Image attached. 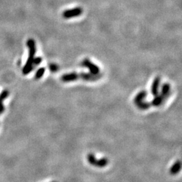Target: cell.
Instances as JSON below:
<instances>
[{"mask_svg": "<svg viewBox=\"0 0 182 182\" xmlns=\"http://www.w3.org/2000/svg\"><path fill=\"white\" fill-rule=\"evenodd\" d=\"M136 104L140 108V109H147L148 107H150V102H143V101L140 102L139 103Z\"/></svg>", "mask_w": 182, "mask_h": 182, "instance_id": "4fadbf2b", "label": "cell"}, {"mask_svg": "<svg viewBox=\"0 0 182 182\" xmlns=\"http://www.w3.org/2000/svg\"><path fill=\"white\" fill-rule=\"evenodd\" d=\"M82 65L84 67L89 68L90 71H91V74H92L97 75L99 73V68L97 67L96 65L93 64L91 61H89V59H84L83 62H82Z\"/></svg>", "mask_w": 182, "mask_h": 182, "instance_id": "277c9868", "label": "cell"}, {"mask_svg": "<svg viewBox=\"0 0 182 182\" xmlns=\"http://www.w3.org/2000/svg\"><path fill=\"white\" fill-rule=\"evenodd\" d=\"M146 96H147V93L145 91H142L140 92L136 95V97H135L134 102L136 104L139 103V102L143 101V99L145 98Z\"/></svg>", "mask_w": 182, "mask_h": 182, "instance_id": "9c48e42d", "label": "cell"}, {"mask_svg": "<svg viewBox=\"0 0 182 182\" xmlns=\"http://www.w3.org/2000/svg\"><path fill=\"white\" fill-rule=\"evenodd\" d=\"M163 97H162L161 95H157L155 96V98L153 99L152 102H151V104L154 106H158L161 104L162 101H163Z\"/></svg>", "mask_w": 182, "mask_h": 182, "instance_id": "8fae6325", "label": "cell"}, {"mask_svg": "<svg viewBox=\"0 0 182 182\" xmlns=\"http://www.w3.org/2000/svg\"><path fill=\"white\" fill-rule=\"evenodd\" d=\"M41 62H42V59L40 57H38L37 58L34 59L33 61V66H37L39 64H41Z\"/></svg>", "mask_w": 182, "mask_h": 182, "instance_id": "9a60e30c", "label": "cell"}, {"mask_svg": "<svg viewBox=\"0 0 182 182\" xmlns=\"http://www.w3.org/2000/svg\"><path fill=\"white\" fill-rule=\"evenodd\" d=\"M27 47L29 49V55L26 64L24 65L22 69V73L24 75L28 74L33 69V61L35 59V55L36 53L35 42L32 39H29L27 41Z\"/></svg>", "mask_w": 182, "mask_h": 182, "instance_id": "6da1fadb", "label": "cell"}, {"mask_svg": "<svg viewBox=\"0 0 182 182\" xmlns=\"http://www.w3.org/2000/svg\"><path fill=\"white\" fill-rule=\"evenodd\" d=\"M159 83H160V78H158V77L156 78L154 80V81H153L151 91H152V93L154 96H156V95H158V86H159Z\"/></svg>", "mask_w": 182, "mask_h": 182, "instance_id": "ba28073f", "label": "cell"}, {"mask_svg": "<svg viewBox=\"0 0 182 182\" xmlns=\"http://www.w3.org/2000/svg\"><path fill=\"white\" fill-rule=\"evenodd\" d=\"M53 182H55V181H53Z\"/></svg>", "mask_w": 182, "mask_h": 182, "instance_id": "2e32d148", "label": "cell"}, {"mask_svg": "<svg viewBox=\"0 0 182 182\" xmlns=\"http://www.w3.org/2000/svg\"><path fill=\"white\" fill-rule=\"evenodd\" d=\"M181 161H176L174 165L171 167L170 170H169V173H170V174L172 175H175L177 174L178 173H179L180 169H181Z\"/></svg>", "mask_w": 182, "mask_h": 182, "instance_id": "52a82bcc", "label": "cell"}, {"mask_svg": "<svg viewBox=\"0 0 182 182\" xmlns=\"http://www.w3.org/2000/svg\"><path fill=\"white\" fill-rule=\"evenodd\" d=\"M49 69L52 72H56L59 69V67L57 66L56 64H51L49 65Z\"/></svg>", "mask_w": 182, "mask_h": 182, "instance_id": "5bb4252c", "label": "cell"}, {"mask_svg": "<svg viewBox=\"0 0 182 182\" xmlns=\"http://www.w3.org/2000/svg\"><path fill=\"white\" fill-rule=\"evenodd\" d=\"M82 14V9L81 8H75L72 9H70V10H65L63 12L62 16L64 18L68 19L72 18L73 17H76L81 15Z\"/></svg>", "mask_w": 182, "mask_h": 182, "instance_id": "3957f363", "label": "cell"}, {"mask_svg": "<svg viewBox=\"0 0 182 182\" xmlns=\"http://www.w3.org/2000/svg\"><path fill=\"white\" fill-rule=\"evenodd\" d=\"M9 95V92L7 90H4L1 92V93L0 94V114L4 112L5 111V107L3 104V101L5 100Z\"/></svg>", "mask_w": 182, "mask_h": 182, "instance_id": "8992f818", "label": "cell"}, {"mask_svg": "<svg viewBox=\"0 0 182 182\" xmlns=\"http://www.w3.org/2000/svg\"><path fill=\"white\" fill-rule=\"evenodd\" d=\"M45 72V69L44 68H39V69L37 70V72H36V74H35V79L39 80V79L42 78L43 76L44 75Z\"/></svg>", "mask_w": 182, "mask_h": 182, "instance_id": "7c38bea8", "label": "cell"}, {"mask_svg": "<svg viewBox=\"0 0 182 182\" xmlns=\"http://www.w3.org/2000/svg\"><path fill=\"white\" fill-rule=\"evenodd\" d=\"M78 78H80V74H78L76 73L67 74L63 75L62 77V80L64 82H70V81L76 80Z\"/></svg>", "mask_w": 182, "mask_h": 182, "instance_id": "5b68a950", "label": "cell"}, {"mask_svg": "<svg viewBox=\"0 0 182 182\" xmlns=\"http://www.w3.org/2000/svg\"><path fill=\"white\" fill-rule=\"evenodd\" d=\"M87 160L91 165L97 167H100V168L105 167L106 165H107L108 162H109L107 158H102L101 159H97L95 157V156L92 153H90V154H88Z\"/></svg>", "mask_w": 182, "mask_h": 182, "instance_id": "7a4b0ae2", "label": "cell"}, {"mask_svg": "<svg viewBox=\"0 0 182 182\" xmlns=\"http://www.w3.org/2000/svg\"><path fill=\"white\" fill-rule=\"evenodd\" d=\"M169 90H170V86L168 84H163V86H162L161 89V96L163 97V98L165 97L168 95Z\"/></svg>", "mask_w": 182, "mask_h": 182, "instance_id": "30bf717a", "label": "cell"}]
</instances>
